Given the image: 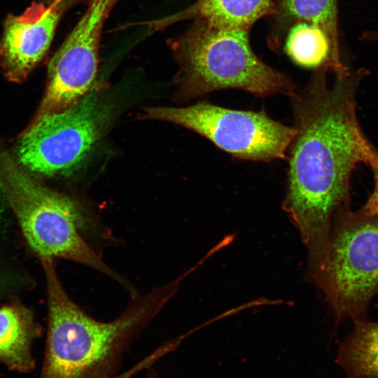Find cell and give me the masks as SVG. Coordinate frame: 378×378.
<instances>
[{"label": "cell", "mask_w": 378, "mask_h": 378, "mask_svg": "<svg viewBox=\"0 0 378 378\" xmlns=\"http://www.w3.org/2000/svg\"><path fill=\"white\" fill-rule=\"evenodd\" d=\"M248 33L197 20L178 45L186 95L236 89L258 97H292L297 91L295 83L255 55Z\"/></svg>", "instance_id": "277c9868"}, {"label": "cell", "mask_w": 378, "mask_h": 378, "mask_svg": "<svg viewBox=\"0 0 378 378\" xmlns=\"http://www.w3.org/2000/svg\"><path fill=\"white\" fill-rule=\"evenodd\" d=\"M118 1H90L50 62L48 86L36 116L64 111L89 92L97 74L102 27Z\"/></svg>", "instance_id": "ba28073f"}, {"label": "cell", "mask_w": 378, "mask_h": 378, "mask_svg": "<svg viewBox=\"0 0 378 378\" xmlns=\"http://www.w3.org/2000/svg\"><path fill=\"white\" fill-rule=\"evenodd\" d=\"M0 190L38 258L73 261L111 277L127 290L132 288L83 238L87 220L74 200L43 186L6 155L0 156Z\"/></svg>", "instance_id": "3957f363"}, {"label": "cell", "mask_w": 378, "mask_h": 378, "mask_svg": "<svg viewBox=\"0 0 378 378\" xmlns=\"http://www.w3.org/2000/svg\"><path fill=\"white\" fill-rule=\"evenodd\" d=\"M278 0H197L185 10L153 22L159 27L177 20L195 19L233 29L249 30L263 17L274 15Z\"/></svg>", "instance_id": "30bf717a"}, {"label": "cell", "mask_w": 378, "mask_h": 378, "mask_svg": "<svg viewBox=\"0 0 378 378\" xmlns=\"http://www.w3.org/2000/svg\"><path fill=\"white\" fill-rule=\"evenodd\" d=\"M152 374H150L147 378H153V376H151Z\"/></svg>", "instance_id": "d6986e66"}, {"label": "cell", "mask_w": 378, "mask_h": 378, "mask_svg": "<svg viewBox=\"0 0 378 378\" xmlns=\"http://www.w3.org/2000/svg\"><path fill=\"white\" fill-rule=\"evenodd\" d=\"M64 1L33 3L22 15L7 18L0 41V66L8 78L22 81L46 53Z\"/></svg>", "instance_id": "9c48e42d"}, {"label": "cell", "mask_w": 378, "mask_h": 378, "mask_svg": "<svg viewBox=\"0 0 378 378\" xmlns=\"http://www.w3.org/2000/svg\"><path fill=\"white\" fill-rule=\"evenodd\" d=\"M335 318L363 320L378 294V217L349 208L335 218L323 272L315 285Z\"/></svg>", "instance_id": "5b68a950"}, {"label": "cell", "mask_w": 378, "mask_h": 378, "mask_svg": "<svg viewBox=\"0 0 378 378\" xmlns=\"http://www.w3.org/2000/svg\"><path fill=\"white\" fill-rule=\"evenodd\" d=\"M44 272L48 330L40 378H110L130 342L176 293L182 277L134 300L117 318L97 321L66 292L54 259L39 258Z\"/></svg>", "instance_id": "7a4b0ae2"}, {"label": "cell", "mask_w": 378, "mask_h": 378, "mask_svg": "<svg viewBox=\"0 0 378 378\" xmlns=\"http://www.w3.org/2000/svg\"><path fill=\"white\" fill-rule=\"evenodd\" d=\"M360 38L364 41H378V29L365 31Z\"/></svg>", "instance_id": "ac0fdd59"}, {"label": "cell", "mask_w": 378, "mask_h": 378, "mask_svg": "<svg viewBox=\"0 0 378 378\" xmlns=\"http://www.w3.org/2000/svg\"><path fill=\"white\" fill-rule=\"evenodd\" d=\"M162 358V353L159 350H155L152 354H149L139 363L125 371V372L113 376L110 378H132L136 374L141 372L145 368H149L153 363Z\"/></svg>", "instance_id": "2e32d148"}, {"label": "cell", "mask_w": 378, "mask_h": 378, "mask_svg": "<svg viewBox=\"0 0 378 378\" xmlns=\"http://www.w3.org/2000/svg\"><path fill=\"white\" fill-rule=\"evenodd\" d=\"M339 345L337 363L346 378H378V321H355Z\"/></svg>", "instance_id": "4fadbf2b"}, {"label": "cell", "mask_w": 378, "mask_h": 378, "mask_svg": "<svg viewBox=\"0 0 378 378\" xmlns=\"http://www.w3.org/2000/svg\"><path fill=\"white\" fill-rule=\"evenodd\" d=\"M146 117L173 122L195 131L234 158L269 162L286 159L295 134L264 111L227 108L209 102L185 108L150 107Z\"/></svg>", "instance_id": "8992f818"}, {"label": "cell", "mask_w": 378, "mask_h": 378, "mask_svg": "<svg viewBox=\"0 0 378 378\" xmlns=\"http://www.w3.org/2000/svg\"><path fill=\"white\" fill-rule=\"evenodd\" d=\"M109 114L106 102L92 91L64 111L36 116L18 143L20 161L46 176L73 170L100 138Z\"/></svg>", "instance_id": "52a82bcc"}, {"label": "cell", "mask_w": 378, "mask_h": 378, "mask_svg": "<svg viewBox=\"0 0 378 378\" xmlns=\"http://www.w3.org/2000/svg\"><path fill=\"white\" fill-rule=\"evenodd\" d=\"M34 286V279L26 268L0 255V300L18 298Z\"/></svg>", "instance_id": "9a60e30c"}, {"label": "cell", "mask_w": 378, "mask_h": 378, "mask_svg": "<svg viewBox=\"0 0 378 378\" xmlns=\"http://www.w3.org/2000/svg\"><path fill=\"white\" fill-rule=\"evenodd\" d=\"M38 333L32 310L18 298L0 307V363L21 372L33 370L31 344Z\"/></svg>", "instance_id": "8fae6325"}, {"label": "cell", "mask_w": 378, "mask_h": 378, "mask_svg": "<svg viewBox=\"0 0 378 378\" xmlns=\"http://www.w3.org/2000/svg\"><path fill=\"white\" fill-rule=\"evenodd\" d=\"M338 0H278L275 15L286 28L304 22L323 29L335 55L341 57L339 42Z\"/></svg>", "instance_id": "5bb4252c"}, {"label": "cell", "mask_w": 378, "mask_h": 378, "mask_svg": "<svg viewBox=\"0 0 378 378\" xmlns=\"http://www.w3.org/2000/svg\"><path fill=\"white\" fill-rule=\"evenodd\" d=\"M372 169L374 176V188L360 210L367 215L378 217V168Z\"/></svg>", "instance_id": "e0dca14e"}, {"label": "cell", "mask_w": 378, "mask_h": 378, "mask_svg": "<svg viewBox=\"0 0 378 378\" xmlns=\"http://www.w3.org/2000/svg\"><path fill=\"white\" fill-rule=\"evenodd\" d=\"M50 2H52V1H53L54 0H50Z\"/></svg>", "instance_id": "ffe728a7"}, {"label": "cell", "mask_w": 378, "mask_h": 378, "mask_svg": "<svg viewBox=\"0 0 378 378\" xmlns=\"http://www.w3.org/2000/svg\"><path fill=\"white\" fill-rule=\"evenodd\" d=\"M314 71L304 88L290 97L295 134L288 146L283 209L308 251V270L323 267L333 221L349 209L350 178L358 163L378 168V151L356 115V94L367 72L335 76Z\"/></svg>", "instance_id": "6da1fadb"}, {"label": "cell", "mask_w": 378, "mask_h": 378, "mask_svg": "<svg viewBox=\"0 0 378 378\" xmlns=\"http://www.w3.org/2000/svg\"><path fill=\"white\" fill-rule=\"evenodd\" d=\"M285 50L296 64L314 70L323 69L332 71L335 76L348 74L350 69L342 57L334 52L326 32L314 24L300 22L288 29Z\"/></svg>", "instance_id": "7c38bea8"}]
</instances>
